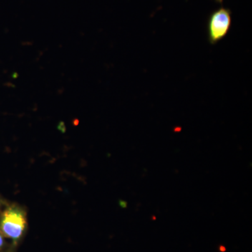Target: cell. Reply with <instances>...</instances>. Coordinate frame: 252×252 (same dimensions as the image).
I'll use <instances>...</instances> for the list:
<instances>
[{"mask_svg":"<svg viewBox=\"0 0 252 252\" xmlns=\"http://www.w3.org/2000/svg\"><path fill=\"white\" fill-rule=\"evenodd\" d=\"M26 213L18 206L7 207L0 217V232L1 235L14 240L22 236L26 229Z\"/></svg>","mask_w":252,"mask_h":252,"instance_id":"6da1fadb","label":"cell"},{"mask_svg":"<svg viewBox=\"0 0 252 252\" xmlns=\"http://www.w3.org/2000/svg\"><path fill=\"white\" fill-rule=\"evenodd\" d=\"M231 11L220 7L210 15L207 23V36L210 44L215 45L224 39L231 28Z\"/></svg>","mask_w":252,"mask_h":252,"instance_id":"7a4b0ae2","label":"cell"},{"mask_svg":"<svg viewBox=\"0 0 252 252\" xmlns=\"http://www.w3.org/2000/svg\"><path fill=\"white\" fill-rule=\"evenodd\" d=\"M217 3H220V4H222L223 3V0H215Z\"/></svg>","mask_w":252,"mask_h":252,"instance_id":"277c9868","label":"cell"},{"mask_svg":"<svg viewBox=\"0 0 252 252\" xmlns=\"http://www.w3.org/2000/svg\"><path fill=\"white\" fill-rule=\"evenodd\" d=\"M3 244H4V240H3L2 235L0 233V248L2 247Z\"/></svg>","mask_w":252,"mask_h":252,"instance_id":"3957f363","label":"cell"}]
</instances>
